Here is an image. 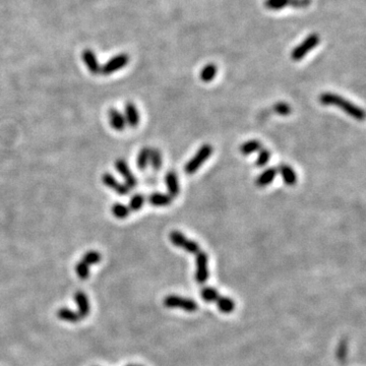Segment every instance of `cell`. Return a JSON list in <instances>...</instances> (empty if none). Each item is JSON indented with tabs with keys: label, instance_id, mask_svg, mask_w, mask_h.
Masks as SVG:
<instances>
[{
	"label": "cell",
	"instance_id": "cell-1",
	"mask_svg": "<svg viewBox=\"0 0 366 366\" xmlns=\"http://www.w3.org/2000/svg\"><path fill=\"white\" fill-rule=\"evenodd\" d=\"M319 102L325 106H336L343 110L347 115L357 120H363L365 117V113L362 108L348 101L344 97L334 93H322L319 96Z\"/></svg>",
	"mask_w": 366,
	"mask_h": 366
},
{
	"label": "cell",
	"instance_id": "cell-2",
	"mask_svg": "<svg viewBox=\"0 0 366 366\" xmlns=\"http://www.w3.org/2000/svg\"><path fill=\"white\" fill-rule=\"evenodd\" d=\"M214 152V149L211 145H204L199 150L196 152V154L186 163L184 167V172L188 175L194 174L202 166L205 164V162L212 156Z\"/></svg>",
	"mask_w": 366,
	"mask_h": 366
},
{
	"label": "cell",
	"instance_id": "cell-3",
	"mask_svg": "<svg viewBox=\"0 0 366 366\" xmlns=\"http://www.w3.org/2000/svg\"><path fill=\"white\" fill-rule=\"evenodd\" d=\"M318 44H319L318 34H315V33L310 34L304 39L302 43H300L293 49V51L291 52V59L294 61H300L305 57V55L308 52H310Z\"/></svg>",
	"mask_w": 366,
	"mask_h": 366
},
{
	"label": "cell",
	"instance_id": "cell-4",
	"mask_svg": "<svg viewBox=\"0 0 366 366\" xmlns=\"http://www.w3.org/2000/svg\"><path fill=\"white\" fill-rule=\"evenodd\" d=\"M169 239L176 247H180L191 254H196L199 250V245L196 241L186 238L183 233L179 231H172L169 234Z\"/></svg>",
	"mask_w": 366,
	"mask_h": 366
},
{
	"label": "cell",
	"instance_id": "cell-5",
	"mask_svg": "<svg viewBox=\"0 0 366 366\" xmlns=\"http://www.w3.org/2000/svg\"><path fill=\"white\" fill-rule=\"evenodd\" d=\"M129 62V56L125 53H121L110 58L104 65L101 66V74L104 76H110L122 69H124Z\"/></svg>",
	"mask_w": 366,
	"mask_h": 366
},
{
	"label": "cell",
	"instance_id": "cell-6",
	"mask_svg": "<svg viewBox=\"0 0 366 366\" xmlns=\"http://www.w3.org/2000/svg\"><path fill=\"white\" fill-rule=\"evenodd\" d=\"M311 5V0H264V7L271 11H280L286 7L305 9Z\"/></svg>",
	"mask_w": 366,
	"mask_h": 366
},
{
	"label": "cell",
	"instance_id": "cell-7",
	"mask_svg": "<svg viewBox=\"0 0 366 366\" xmlns=\"http://www.w3.org/2000/svg\"><path fill=\"white\" fill-rule=\"evenodd\" d=\"M164 304L166 307H180L183 308L185 311L193 312L197 309V304L191 300V299H186L183 297H179L176 295H169L165 298Z\"/></svg>",
	"mask_w": 366,
	"mask_h": 366
},
{
	"label": "cell",
	"instance_id": "cell-8",
	"mask_svg": "<svg viewBox=\"0 0 366 366\" xmlns=\"http://www.w3.org/2000/svg\"><path fill=\"white\" fill-rule=\"evenodd\" d=\"M196 273H195V280L199 284H204L209 279V270H208V262L209 257L205 251L199 250L196 253Z\"/></svg>",
	"mask_w": 366,
	"mask_h": 366
},
{
	"label": "cell",
	"instance_id": "cell-9",
	"mask_svg": "<svg viewBox=\"0 0 366 366\" xmlns=\"http://www.w3.org/2000/svg\"><path fill=\"white\" fill-rule=\"evenodd\" d=\"M115 168L118 171V173L124 178V180H125L124 184L129 189H132V188H135L137 186L138 180H137L136 176L134 175V173L131 172V170L128 167V165H127L125 160H123V159L116 160L115 161Z\"/></svg>",
	"mask_w": 366,
	"mask_h": 366
},
{
	"label": "cell",
	"instance_id": "cell-10",
	"mask_svg": "<svg viewBox=\"0 0 366 366\" xmlns=\"http://www.w3.org/2000/svg\"><path fill=\"white\" fill-rule=\"evenodd\" d=\"M82 58L87 66V69L89 70V72L94 75H100L101 74V66L99 63V60L96 56V54L91 50V49H86L83 54H82Z\"/></svg>",
	"mask_w": 366,
	"mask_h": 366
},
{
	"label": "cell",
	"instance_id": "cell-11",
	"mask_svg": "<svg viewBox=\"0 0 366 366\" xmlns=\"http://www.w3.org/2000/svg\"><path fill=\"white\" fill-rule=\"evenodd\" d=\"M102 182L105 186L109 187L110 189L114 190L116 193H118L119 195H122V196L128 194V192L130 190L125 184L118 182L116 180V178L110 173H104L102 175Z\"/></svg>",
	"mask_w": 366,
	"mask_h": 366
},
{
	"label": "cell",
	"instance_id": "cell-12",
	"mask_svg": "<svg viewBox=\"0 0 366 366\" xmlns=\"http://www.w3.org/2000/svg\"><path fill=\"white\" fill-rule=\"evenodd\" d=\"M123 115H124V118L126 121V125H129L130 127L135 128L140 124V121H141L140 112H139L137 106L132 102H128L125 104Z\"/></svg>",
	"mask_w": 366,
	"mask_h": 366
},
{
	"label": "cell",
	"instance_id": "cell-13",
	"mask_svg": "<svg viewBox=\"0 0 366 366\" xmlns=\"http://www.w3.org/2000/svg\"><path fill=\"white\" fill-rule=\"evenodd\" d=\"M165 183L168 189V194L171 197H176L180 193V184L178 181V176L174 171H169L165 176Z\"/></svg>",
	"mask_w": 366,
	"mask_h": 366
},
{
	"label": "cell",
	"instance_id": "cell-14",
	"mask_svg": "<svg viewBox=\"0 0 366 366\" xmlns=\"http://www.w3.org/2000/svg\"><path fill=\"white\" fill-rule=\"evenodd\" d=\"M108 117H109L110 125L113 129H115L117 131L124 130V128L126 127V121H125L124 115L120 111L112 108L108 112Z\"/></svg>",
	"mask_w": 366,
	"mask_h": 366
},
{
	"label": "cell",
	"instance_id": "cell-15",
	"mask_svg": "<svg viewBox=\"0 0 366 366\" xmlns=\"http://www.w3.org/2000/svg\"><path fill=\"white\" fill-rule=\"evenodd\" d=\"M277 171L281 174L285 184H287L289 186H293L296 184L297 175L291 166H289L287 164H281V165H279Z\"/></svg>",
	"mask_w": 366,
	"mask_h": 366
},
{
	"label": "cell",
	"instance_id": "cell-16",
	"mask_svg": "<svg viewBox=\"0 0 366 366\" xmlns=\"http://www.w3.org/2000/svg\"><path fill=\"white\" fill-rule=\"evenodd\" d=\"M148 199L153 207H168L173 202V197L162 192H154L150 194Z\"/></svg>",
	"mask_w": 366,
	"mask_h": 366
},
{
	"label": "cell",
	"instance_id": "cell-17",
	"mask_svg": "<svg viewBox=\"0 0 366 366\" xmlns=\"http://www.w3.org/2000/svg\"><path fill=\"white\" fill-rule=\"evenodd\" d=\"M277 173H278L277 168L271 167V168L265 169L263 172H261L257 176V178L255 180V184L258 187H265V186L271 184L274 181V179L277 176Z\"/></svg>",
	"mask_w": 366,
	"mask_h": 366
},
{
	"label": "cell",
	"instance_id": "cell-18",
	"mask_svg": "<svg viewBox=\"0 0 366 366\" xmlns=\"http://www.w3.org/2000/svg\"><path fill=\"white\" fill-rule=\"evenodd\" d=\"M75 299L79 306V315L81 316V318L88 316V314L90 313V303L86 294L82 291H78L75 294Z\"/></svg>",
	"mask_w": 366,
	"mask_h": 366
},
{
	"label": "cell",
	"instance_id": "cell-19",
	"mask_svg": "<svg viewBox=\"0 0 366 366\" xmlns=\"http://www.w3.org/2000/svg\"><path fill=\"white\" fill-rule=\"evenodd\" d=\"M260 149H262V144L257 140L247 141V142L243 143L239 148L240 153L243 156H249L255 152H258Z\"/></svg>",
	"mask_w": 366,
	"mask_h": 366
},
{
	"label": "cell",
	"instance_id": "cell-20",
	"mask_svg": "<svg viewBox=\"0 0 366 366\" xmlns=\"http://www.w3.org/2000/svg\"><path fill=\"white\" fill-rule=\"evenodd\" d=\"M217 72H218L217 66L214 63H209L201 71L199 79H201L204 83H210L216 78Z\"/></svg>",
	"mask_w": 366,
	"mask_h": 366
},
{
	"label": "cell",
	"instance_id": "cell-21",
	"mask_svg": "<svg viewBox=\"0 0 366 366\" xmlns=\"http://www.w3.org/2000/svg\"><path fill=\"white\" fill-rule=\"evenodd\" d=\"M215 302L217 303L220 311H222L223 313H231L235 308V303L233 302L232 299L227 297L219 296Z\"/></svg>",
	"mask_w": 366,
	"mask_h": 366
},
{
	"label": "cell",
	"instance_id": "cell-22",
	"mask_svg": "<svg viewBox=\"0 0 366 366\" xmlns=\"http://www.w3.org/2000/svg\"><path fill=\"white\" fill-rule=\"evenodd\" d=\"M150 152L151 149L143 148L137 157V166L141 170H145L150 164Z\"/></svg>",
	"mask_w": 366,
	"mask_h": 366
},
{
	"label": "cell",
	"instance_id": "cell-23",
	"mask_svg": "<svg viewBox=\"0 0 366 366\" xmlns=\"http://www.w3.org/2000/svg\"><path fill=\"white\" fill-rule=\"evenodd\" d=\"M57 315L60 319L62 320H66V321H71V322H77L81 319V316L79 315V313L69 309V308H60L57 311Z\"/></svg>",
	"mask_w": 366,
	"mask_h": 366
},
{
	"label": "cell",
	"instance_id": "cell-24",
	"mask_svg": "<svg viewBox=\"0 0 366 366\" xmlns=\"http://www.w3.org/2000/svg\"><path fill=\"white\" fill-rule=\"evenodd\" d=\"M145 202H146V198L142 193H137L135 195H132L129 201V205H128L130 212L140 211L143 208Z\"/></svg>",
	"mask_w": 366,
	"mask_h": 366
},
{
	"label": "cell",
	"instance_id": "cell-25",
	"mask_svg": "<svg viewBox=\"0 0 366 366\" xmlns=\"http://www.w3.org/2000/svg\"><path fill=\"white\" fill-rule=\"evenodd\" d=\"M111 212H112V215L117 218V219H120V220H123L125 218H127L130 214V210L127 206L125 205H122L120 203H116L112 206L111 208Z\"/></svg>",
	"mask_w": 366,
	"mask_h": 366
},
{
	"label": "cell",
	"instance_id": "cell-26",
	"mask_svg": "<svg viewBox=\"0 0 366 366\" xmlns=\"http://www.w3.org/2000/svg\"><path fill=\"white\" fill-rule=\"evenodd\" d=\"M150 164L155 171H158L162 167V155L158 149H153L150 152Z\"/></svg>",
	"mask_w": 366,
	"mask_h": 366
},
{
	"label": "cell",
	"instance_id": "cell-27",
	"mask_svg": "<svg viewBox=\"0 0 366 366\" xmlns=\"http://www.w3.org/2000/svg\"><path fill=\"white\" fill-rule=\"evenodd\" d=\"M271 152L268 149H260L257 155V158L255 160V165L257 167H264L267 165L270 160H271Z\"/></svg>",
	"mask_w": 366,
	"mask_h": 366
},
{
	"label": "cell",
	"instance_id": "cell-28",
	"mask_svg": "<svg viewBox=\"0 0 366 366\" xmlns=\"http://www.w3.org/2000/svg\"><path fill=\"white\" fill-rule=\"evenodd\" d=\"M201 295H202V298L207 302H215L218 299V297L220 296L218 291L212 287L204 288L201 292Z\"/></svg>",
	"mask_w": 366,
	"mask_h": 366
},
{
	"label": "cell",
	"instance_id": "cell-29",
	"mask_svg": "<svg viewBox=\"0 0 366 366\" xmlns=\"http://www.w3.org/2000/svg\"><path fill=\"white\" fill-rule=\"evenodd\" d=\"M101 258H102V256H101V254H100V252H98L96 250H90L85 253L82 261H84L88 265H91V264L99 263L100 261H101Z\"/></svg>",
	"mask_w": 366,
	"mask_h": 366
},
{
	"label": "cell",
	"instance_id": "cell-30",
	"mask_svg": "<svg viewBox=\"0 0 366 366\" xmlns=\"http://www.w3.org/2000/svg\"><path fill=\"white\" fill-rule=\"evenodd\" d=\"M76 273L81 280H87L90 277L89 265L81 260L76 265Z\"/></svg>",
	"mask_w": 366,
	"mask_h": 366
},
{
	"label": "cell",
	"instance_id": "cell-31",
	"mask_svg": "<svg viewBox=\"0 0 366 366\" xmlns=\"http://www.w3.org/2000/svg\"><path fill=\"white\" fill-rule=\"evenodd\" d=\"M274 111L281 116H288L292 112V108L288 103L278 102L274 105Z\"/></svg>",
	"mask_w": 366,
	"mask_h": 366
},
{
	"label": "cell",
	"instance_id": "cell-32",
	"mask_svg": "<svg viewBox=\"0 0 366 366\" xmlns=\"http://www.w3.org/2000/svg\"><path fill=\"white\" fill-rule=\"evenodd\" d=\"M347 356V341L343 340L340 342V345L338 347L337 351V357L340 362H344Z\"/></svg>",
	"mask_w": 366,
	"mask_h": 366
},
{
	"label": "cell",
	"instance_id": "cell-33",
	"mask_svg": "<svg viewBox=\"0 0 366 366\" xmlns=\"http://www.w3.org/2000/svg\"><path fill=\"white\" fill-rule=\"evenodd\" d=\"M127 366H136V365H132V364H129V365H127Z\"/></svg>",
	"mask_w": 366,
	"mask_h": 366
},
{
	"label": "cell",
	"instance_id": "cell-34",
	"mask_svg": "<svg viewBox=\"0 0 366 366\" xmlns=\"http://www.w3.org/2000/svg\"><path fill=\"white\" fill-rule=\"evenodd\" d=\"M136 366H142V365H136Z\"/></svg>",
	"mask_w": 366,
	"mask_h": 366
}]
</instances>
